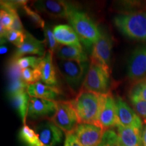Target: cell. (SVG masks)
<instances>
[{
  "mask_svg": "<svg viewBox=\"0 0 146 146\" xmlns=\"http://www.w3.org/2000/svg\"><path fill=\"white\" fill-rule=\"evenodd\" d=\"M105 98L106 94H97L85 89L80 91L75 99L71 101L78 116L79 124H89L100 127L99 118Z\"/></svg>",
  "mask_w": 146,
  "mask_h": 146,
  "instance_id": "1",
  "label": "cell"
},
{
  "mask_svg": "<svg viewBox=\"0 0 146 146\" xmlns=\"http://www.w3.org/2000/svg\"><path fill=\"white\" fill-rule=\"evenodd\" d=\"M116 27L131 39L146 41V12L120 14L114 18Z\"/></svg>",
  "mask_w": 146,
  "mask_h": 146,
  "instance_id": "2",
  "label": "cell"
},
{
  "mask_svg": "<svg viewBox=\"0 0 146 146\" xmlns=\"http://www.w3.org/2000/svg\"><path fill=\"white\" fill-rule=\"evenodd\" d=\"M68 20L70 27L79 36L81 42L87 47L94 45L99 40L101 33L86 13L73 8L69 14Z\"/></svg>",
  "mask_w": 146,
  "mask_h": 146,
  "instance_id": "3",
  "label": "cell"
},
{
  "mask_svg": "<svg viewBox=\"0 0 146 146\" xmlns=\"http://www.w3.org/2000/svg\"><path fill=\"white\" fill-rule=\"evenodd\" d=\"M50 119L66 135L75 131L79 125L78 116L71 101L56 102V110Z\"/></svg>",
  "mask_w": 146,
  "mask_h": 146,
  "instance_id": "4",
  "label": "cell"
},
{
  "mask_svg": "<svg viewBox=\"0 0 146 146\" xmlns=\"http://www.w3.org/2000/svg\"><path fill=\"white\" fill-rule=\"evenodd\" d=\"M110 71L99 63L91 60L86 77L83 81L84 89L100 94H108Z\"/></svg>",
  "mask_w": 146,
  "mask_h": 146,
  "instance_id": "5",
  "label": "cell"
},
{
  "mask_svg": "<svg viewBox=\"0 0 146 146\" xmlns=\"http://www.w3.org/2000/svg\"><path fill=\"white\" fill-rule=\"evenodd\" d=\"M58 70L66 83L72 89H75L86 77L88 63L72 60H58Z\"/></svg>",
  "mask_w": 146,
  "mask_h": 146,
  "instance_id": "6",
  "label": "cell"
},
{
  "mask_svg": "<svg viewBox=\"0 0 146 146\" xmlns=\"http://www.w3.org/2000/svg\"><path fill=\"white\" fill-rule=\"evenodd\" d=\"M35 131L43 146H56L62 141L63 137V131L50 118L36 125Z\"/></svg>",
  "mask_w": 146,
  "mask_h": 146,
  "instance_id": "7",
  "label": "cell"
},
{
  "mask_svg": "<svg viewBox=\"0 0 146 146\" xmlns=\"http://www.w3.org/2000/svg\"><path fill=\"white\" fill-rule=\"evenodd\" d=\"M127 75L131 81H141L146 76V46L133 52L127 66Z\"/></svg>",
  "mask_w": 146,
  "mask_h": 146,
  "instance_id": "8",
  "label": "cell"
},
{
  "mask_svg": "<svg viewBox=\"0 0 146 146\" xmlns=\"http://www.w3.org/2000/svg\"><path fill=\"white\" fill-rule=\"evenodd\" d=\"M104 132V130L98 126L79 124L74 133L83 146H98Z\"/></svg>",
  "mask_w": 146,
  "mask_h": 146,
  "instance_id": "9",
  "label": "cell"
},
{
  "mask_svg": "<svg viewBox=\"0 0 146 146\" xmlns=\"http://www.w3.org/2000/svg\"><path fill=\"white\" fill-rule=\"evenodd\" d=\"M112 42L108 34L101 33L99 40L94 45L91 60L96 62L105 69L110 71L109 64L110 62Z\"/></svg>",
  "mask_w": 146,
  "mask_h": 146,
  "instance_id": "10",
  "label": "cell"
},
{
  "mask_svg": "<svg viewBox=\"0 0 146 146\" xmlns=\"http://www.w3.org/2000/svg\"><path fill=\"white\" fill-rule=\"evenodd\" d=\"M99 123L104 131L120 125L116 112V100L109 92L106 94L104 102L100 115Z\"/></svg>",
  "mask_w": 146,
  "mask_h": 146,
  "instance_id": "11",
  "label": "cell"
},
{
  "mask_svg": "<svg viewBox=\"0 0 146 146\" xmlns=\"http://www.w3.org/2000/svg\"><path fill=\"white\" fill-rule=\"evenodd\" d=\"M35 8L39 12H43L54 18H66L73 8L62 1H36L33 3Z\"/></svg>",
  "mask_w": 146,
  "mask_h": 146,
  "instance_id": "12",
  "label": "cell"
},
{
  "mask_svg": "<svg viewBox=\"0 0 146 146\" xmlns=\"http://www.w3.org/2000/svg\"><path fill=\"white\" fill-rule=\"evenodd\" d=\"M56 110V101L30 97L27 117L38 118L51 117ZM50 117V118H51Z\"/></svg>",
  "mask_w": 146,
  "mask_h": 146,
  "instance_id": "13",
  "label": "cell"
},
{
  "mask_svg": "<svg viewBox=\"0 0 146 146\" xmlns=\"http://www.w3.org/2000/svg\"><path fill=\"white\" fill-rule=\"evenodd\" d=\"M116 112L120 125L124 127H134L142 129L143 122L137 114L120 97L116 100Z\"/></svg>",
  "mask_w": 146,
  "mask_h": 146,
  "instance_id": "14",
  "label": "cell"
},
{
  "mask_svg": "<svg viewBox=\"0 0 146 146\" xmlns=\"http://www.w3.org/2000/svg\"><path fill=\"white\" fill-rule=\"evenodd\" d=\"M44 41L36 39L32 35L26 32V38L21 47H18L13 59H18L26 54H36L43 57L45 54Z\"/></svg>",
  "mask_w": 146,
  "mask_h": 146,
  "instance_id": "15",
  "label": "cell"
},
{
  "mask_svg": "<svg viewBox=\"0 0 146 146\" xmlns=\"http://www.w3.org/2000/svg\"><path fill=\"white\" fill-rule=\"evenodd\" d=\"M117 135L121 146H141L142 144L141 129L134 127L118 125Z\"/></svg>",
  "mask_w": 146,
  "mask_h": 146,
  "instance_id": "16",
  "label": "cell"
},
{
  "mask_svg": "<svg viewBox=\"0 0 146 146\" xmlns=\"http://www.w3.org/2000/svg\"><path fill=\"white\" fill-rule=\"evenodd\" d=\"M27 91L30 97L54 101L62 94L60 89L57 87L47 85L39 81L28 85Z\"/></svg>",
  "mask_w": 146,
  "mask_h": 146,
  "instance_id": "17",
  "label": "cell"
},
{
  "mask_svg": "<svg viewBox=\"0 0 146 146\" xmlns=\"http://www.w3.org/2000/svg\"><path fill=\"white\" fill-rule=\"evenodd\" d=\"M58 60H72L81 62L88 61L87 54L84 52L81 45H61L56 52Z\"/></svg>",
  "mask_w": 146,
  "mask_h": 146,
  "instance_id": "18",
  "label": "cell"
},
{
  "mask_svg": "<svg viewBox=\"0 0 146 146\" xmlns=\"http://www.w3.org/2000/svg\"><path fill=\"white\" fill-rule=\"evenodd\" d=\"M54 35L56 41L62 45H81L79 36L72 27L68 25H58L55 27Z\"/></svg>",
  "mask_w": 146,
  "mask_h": 146,
  "instance_id": "19",
  "label": "cell"
},
{
  "mask_svg": "<svg viewBox=\"0 0 146 146\" xmlns=\"http://www.w3.org/2000/svg\"><path fill=\"white\" fill-rule=\"evenodd\" d=\"M52 55L53 54L50 52L47 51L38 68L41 73L42 82L47 85L56 87L57 80L56 77L54 66L52 62Z\"/></svg>",
  "mask_w": 146,
  "mask_h": 146,
  "instance_id": "20",
  "label": "cell"
},
{
  "mask_svg": "<svg viewBox=\"0 0 146 146\" xmlns=\"http://www.w3.org/2000/svg\"><path fill=\"white\" fill-rule=\"evenodd\" d=\"M12 104L18 112L23 122L26 124V120L28 116V110L30 96L27 91H22L11 96Z\"/></svg>",
  "mask_w": 146,
  "mask_h": 146,
  "instance_id": "21",
  "label": "cell"
},
{
  "mask_svg": "<svg viewBox=\"0 0 146 146\" xmlns=\"http://www.w3.org/2000/svg\"><path fill=\"white\" fill-rule=\"evenodd\" d=\"M16 10L12 8H8L5 10H1L0 23H1V36H5L8 31L11 30L14 21V14Z\"/></svg>",
  "mask_w": 146,
  "mask_h": 146,
  "instance_id": "22",
  "label": "cell"
},
{
  "mask_svg": "<svg viewBox=\"0 0 146 146\" xmlns=\"http://www.w3.org/2000/svg\"><path fill=\"white\" fill-rule=\"evenodd\" d=\"M19 136L23 141L30 146H43L36 131L26 124L23 125L20 131Z\"/></svg>",
  "mask_w": 146,
  "mask_h": 146,
  "instance_id": "23",
  "label": "cell"
},
{
  "mask_svg": "<svg viewBox=\"0 0 146 146\" xmlns=\"http://www.w3.org/2000/svg\"><path fill=\"white\" fill-rule=\"evenodd\" d=\"M43 57L40 56H23L15 60L16 64L21 70L26 68H37L41 64Z\"/></svg>",
  "mask_w": 146,
  "mask_h": 146,
  "instance_id": "24",
  "label": "cell"
},
{
  "mask_svg": "<svg viewBox=\"0 0 146 146\" xmlns=\"http://www.w3.org/2000/svg\"><path fill=\"white\" fill-rule=\"evenodd\" d=\"M129 98L135 112L141 118L142 122L146 125V101L132 95H129Z\"/></svg>",
  "mask_w": 146,
  "mask_h": 146,
  "instance_id": "25",
  "label": "cell"
},
{
  "mask_svg": "<svg viewBox=\"0 0 146 146\" xmlns=\"http://www.w3.org/2000/svg\"><path fill=\"white\" fill-rule=\"evenodd\" d=\"M44 35H45V40L44 43L45 45L48 49L49 52L52 54L56 52V51L59 47V43L56 41L55 38L54 32L49 27H45L44 28Z\"/></svg>",
  "mask_w": 146,
  "mask_h": 146,
  "instance_id": "26",
  "label": "cell"
},
{
  "mask_svg": "<svg viewBox=\"0 0 146 146\" xmlns=\"http://www.w3.org/2000/svg\"><path fill=\"white\" fill-rule=\"evenodd\" d=\"M22 78L28 85L39 82L41 80V73L39 68L22 70Z\"/></svg>",
  "mask_w": 146,
  "mask_h": 146,
  "instance_id": "27",
  "label": "cell"
},
{
  "mask_svg": "<svg viewBox=\"0 0 146 146\" xmlns=\"http://www.w3.org/2000/svg\"><path fill=\"white\" fill-rule=\"evenodd\" d=\"M98 146H121L117 133L112 129L106 131L104 133L101 143Z\"/></svg>",
  "mask_w": 146,
  "mask_h": 146,
  "instance_id": "28",
  "label": "cell"
},
{
  "mask_svg": "<svg viewBox=\"0 0 146 146\" xmlns=\"http://www.w3.org/2000/svg\"><path fill=\"white\" fill-rule=\"evenodd\" d=\"M5 37L10 43L16 45V47H21L26 38V32H21L15 30H10L7 33Z\"/></svg>",
  "mask_w": 146,
  "mask_h": 146,
  "instance_id": "29",
  "label": "cell"
},
{
  "mask_svg": "<svg viewBox=\"0 0 146 146\" xmlns=\"http://www.w3.org/2000/svg\"><path fill=\"white\" fill-rule=\"evenodd\" d=\"M130 95L146 101V78L139 81L131 91Z\"/></svg>",
  "mask_w": 146,
  "mask_h": 146,
  "instance_id": "30",
  "label": "cell"
},
{
  "mask_svg": "<svg viewBox=\"0 0 146 146\" xmlns=\"http://www.w3.org/2000/svg\"><path fill=\"white\" fill-rule=\"evenodd\" d=\"M23 8L25 12H26V14L29 16V18H31V21L36 27L42 29L45 28V22L43 19H42L41 16H40L39 14L35 12V11L32 10L31 9L29 8L28 6H27L26 5H24Z\"/></svg>",
  "mask_w": 146,
  "mask_h": 146,
  "instance_id": "31",
  "label": "cell"
},
{
  "mask_svg": "<svg viewBox=\"0 0 146 146\" xmlns=\"http://www.w3.org/2000/svg\"><path fill=\"white\" fill-rule=\"evenodd\" d=\"M64 146H83L78 140L74 133L66 135V139Z\"/></svg>",
  "mask_w": 146,
  "mask_h": 146,
  "instance_id": "32",
  "label": "cell"
},
{
  "mask_svg": "<svg viewBox=\"0 0 146 146\" xmlns=\"http://www.w3.org/2000/svg\"><path fill=\"white\" fill-rule=\"evenodd\" d=\"M11 30H15L21 32H25V30H24L23 26V25H22L21 20H20L19 16H18L17 12L14 14V21Z\"/></svg>",
  "mask_w": 146,
  "mask_h": 146,
  "instance_id": "33",
  "label": "cell"
},
{
  "mask_svg": "<svg viewBox=\"0 0 146 146\" xmlns=\"http://www.w3.org/2000/svg\"><path fill=\"white\" fill-rule=\"evenodd\" d=\"M142 146H146V125L142 133Z\"/></svg>",
  "mask_w": 146,
  "mask_h": 146,
  "instance_id": "34",
  "label": "cell"
},
{
  "mask_svg": "<svg viewBox=\"0 0 146 146\" xmlns=\"http://www.w3.org/2000/svg\"><path fill=\"white\" fill-rule=\"evenodd\" d=\"M7 51H8V48L6 47L3 46V45L1 47V54H5V53L7 52Z\"/></svg>",
  "mask_w": 146,
  "mask_h": 146,
  "instance_id": "35",
  "label": "cell"
},
{
  "mask_svg": "<svg viewBox=\"0 0 146 146\" xmlns=\"http://www.w3.org/2000/svg\"><path fill=\"white\" fill-rule=\"evenodd\" d=\"M145 10H146V1H145Z\"/></svg>",
  "mask_w": 146,
  "mask_h": 146,
  "instance_id": "36",
  "label": "cell"
}]
</instances>
